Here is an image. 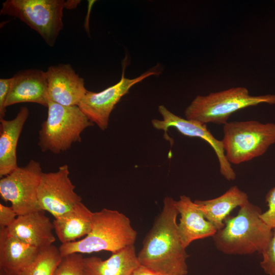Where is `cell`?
Wrapping results in <instances>:
<instances>
[{
	"mask_svg": "<svg viewBox=\"0 0 275 275\" xmlns=\"http://www.w3.org/2000/svg\"><path fill=\"white\" fill-rule=\"evenodd\" d=\"M176 201L163 200L162 209L146 235L138 254L140 265L164 275H186L189 256L178 231Z\"/></svg>",
	"mask_w": 275,
	"mask_h": 275,
	"instance_id": "6da1fadb",
	"label": "cell"
},
{
	"mask_svg": "<svg viewBox=\"0 0 275 275\" xmlns=\"http://www.w3.org/2000/svg\"><path fill=\"white\" fill-rule=\"evenodd\" d=\"M262 212L250 201L240 207L237 214L227 217L224 227L212 236L216 249L227 255L261 254L273 232L260 217Z\"/></svg>",
	"mask_w": 275,
	"mask_h": 275,
	"instance_id": "7a4b0ae2",
	"label": "cell"
},
{
	"mask_svg": "<svg viewBox=\"0 0 275 275\" xmlns=\"http://www.w3.org/2000/svg\"><path fill=\"white\" fill-rule=\"evenodd\" d=\"M137 234L125 214L103 208L93 212L91 229L87 236L81 240L62 243L59 250L62 257L101 251L114 253L134 245Z\"/></svg>",
	"mask_w": 275,
	"mask_h": 275,
	"instance_id": "3957f363",
	"label": "cell"
},
{
	"mask_svg": "<svg viewBox=\"0 0 275 275\" xmlns=\"http://www.w3.org/2000/svg\"><path fill=\"white\" fill-rule=\"evenodd\" d=\"M261 103L275 104V95H251L243 87L198 95L185 111V118L202 124L224 125L236 112Z\"/></svg>",
	"mask_w": 275,
	"mask_h": 275,
	"instance_id": "277c9868",
	"label": "cell"
},
{
	"mask_svg": "<svg viewBox=\"0 0 275 275\" xmlns=\"http://www.w3.org/2000/svg\"><path fill=\"white\" fill-rule=\"evenodd\" d=\"M222 140L227 160L232 164L249 161L264 154L275 143V124L256 120L228 122Z\"/></svg>",
	"mask_w": 275,
	"mask_h": 275,
	"instance_id": "5b68a950",
	"label": "cell"
},
{
	"mask_svg": "<svg viewBox=\"0 0 275 275\" xmlns=\"http://www.w3.org/2000/svg\"><path fill=\"white\" fill-rule=\"evenodd\" d=\"M46 120L39 132L38 145L42 152L60 154L81 141L80 134L93 125L77 105L64 106L48 100Z\"/></svg>",
	"mask_w": 275,
	"mask_h": 275,
	"instance_id": "8992f818",
	"label": "cell"
},
{
	"mask_svg": "<svg viewBox=\"0 0 275 275\" xmlns=\"http://www.w3.org/2000/svg\"><path fill=\"white\" fill-rule=\"evenodd\" d=\"M64 8V0H7L0 13L18 18L52 47L63 28Z\"/></svg>",
	"mask_w": 275,
	"mask_h": 275,
	"instance_id": "52a82bcc",
	"label": "cell"
},
{
	"mask_svg": "<svg viewBox=\"0 0 275 275\" xmlns=\"http://www.w3.org/2000/svg\"><path fill=\"white\" fill-rule=\"evenodd\" d=\"M43 172L39 162L31 160L0 180V195L10 202L18 215L41 210L38 201V188Z\"/></svg>",
	"mask_w": 275,
	"mask_h": 275,
	"instance_id": "ba28073f",
	"label": "cell"
},
{
	"mask_svg": "<svg viewBox=\"0 0 275 275\" xmlns=\"http://www.w3.org/2000/svg\"><path fill=\"white\" fill-rule=\"evenodd\" d=\"M67 164L54 172L43 173L38 188V201L42 211L50 213L54 218L74 209L81 202L75 191V186L69 177Z\"/></svg>",
	"mask_w": 275,
	"mask_h": 275,
	"instance_id": "9c48e42d",
	"label": "cell"
},
{
	"mask_svg": "<svg viewBox=\"0 0 275 275\" xmlns=\"http://www.w3.org/2000/svg\"><path fill=\"white\" fill-rule=\"evenodd\" d=\"M125 67L123 68L121 78L117 83L99 92L87 90L78 105L89 120L102 130L107 129L112 112L133 86L150 76L159 74V71L154 68L130 79L125 77Z\"/></svg>",
	"mask_w": 275,
	"mask_h": 275,
	"instance_id": "30bf717a",
	"label": "cell"
},
{
	"mask_svg": "<svg viewBox=\"0 0 275 275\" xmlns=\"http://www.w3.org/2000/svg\"><path fill=\"white\" fill-rule=\"evenodd\" d=\"M158 110L162 120L153 119L152 124L155 129L164 131L166 140L170 141L167 131L169 127H173L184 135L204 140L212 147L216 155L221 174L228 181L236 179V173L226 158L222 140H218L213 135L206 124L182 118L172 113L162 105L158 106Z\"/></svg>",
	"mask_w": 275,
	"mask_h": 275,
	"instance_id": "8fae6325",
	"label": "cell"
},
{
	"mask_svg": "<svg viewBox=\"0 0 275 275\" xmlns=\"http://www.w3.org/2000/svg\"><path fill=\"white\" fill-rule=\"evenodd\" d=\"M45 74L48 100L64 106H78L87 90L84 79L70 64L50 66Z\"/></svg>",
	"mask_w": 275,
	"mask_h": 275,
	"instance_id": "7c38bea8",
	"label": "cell"
},
{
	"mask_svg": "<svg viewBox=\"0 0 275 275\" xmlns=\"http://www.w3.org/2000/svg\"><path fill=\"white\" fill-rule=\"evenodd\" d=\"M5 106L33 102L47 107L48 87L45 72L37 69L19 71L11 78Z\"/></svg>",
	"mask_w": 275,
	"mask_h": 275,
	"instance_id": "4fadbf2b",
	"label": "cell"
},
{
	"mask_svg": "<svg viewBox=\"0 0 275 275\" xmlns=\"http://www.w3.org/2000/svg\"><path fill=\"white\" fill-rule=\"evenodd\" d=\"M53 229V223L42 210L18 215L14 223L6 228L9 234L39 249L55 241Z\"/></svg>",
	"mask_w": 275,
	"mask_h": 275,
	"instance_id": "5bb4252c",
	"label": "cell"
},
{
	"mask_svg": "<svg viewBox=\"0 0 275 275\" xmlns=\"http://www.w3.org/2000/svg\"><path fill=\"white\" fill-rule=\"evenodd\" d=\"M180 216L178 231L183 246L187 247L194 241L212 237L217 229L203 215L196 203L185 195L176 201Z\"/></svg>",
	"mask_w": 275,
	"mask_h": 275,
	"instance_id": "9a60e30c",
	"label": "cell"
},
{
	"mask_svg": "<svg viewBox=\"0 0 275 275\" xmlns=\"http://www.w3.org/2000/svg\"><path fill=\"white\" fill-rule=\"evenodd\" d=\"M29 115L25 106L20 108L16 116L10 120L0 119V177L10 174L19 167L16 149L22 128Z\"/></svg>",
	"mask_w": 275,
	"mask_h": 275,
	"instance_id": "2e32d148",
	"label": "cell"
},
{
	"mask_svg": "<svg viewBox=\"0 0 275 275\" xmlns=\"http://www.w3.org/2000/svg\"><path fill=\"white\" fill-rule=\"evenodd\" d=\"M0 229V268L18 275L35 259L40 250Z\"/></svg>",
	"mask_w": 275,
	"mask_h": 275,
	"instance_id": "e0dca14e",
	"label": "cell"
},
{
	"mask_svg": "<svg viewBox=\"0 0 275 275\" xmlns=\"http://www.w3.org/2000/svg\"><path fill=\"white\" fill-rule=\"evenodd\" d=\"M140 265L133 245L104 260L95 256L84 258L83 275H131Z\"/></svg>",
	"mask_w": 275,
	"mask_h": 275,
	"instance_id": "ac0fdd59",
	"label": "cell"
},
{
	"mask_svg": "<svg viewBox=\"0 0 275 275\" xmlns=\"http://www.w3.org/2000/svg\"><path fill=\"white\" fill-rule=\"evenodd\" d=\"M249 201L247 194L234 185L217 198L194 202L205 218L218 230L224 227L225 219L234 208Z\"/></svg>",
	"mask_w": 275,
	"mask_h": 275,
	"instance_id": "d6986e66",
	"label": "cell"
},
{
	"mask_svg": "<svg viewBox=\"0 0 275 275\" xmlns=\"http://www.w3.org/2000/svg\"><path fill=\"white\" fill-rule=\"evenodd\" d=\"M93 212L81 202L52 223L55 233L62 243L76 241L91 231Z\"/></svg>",
	"mask_w": 275,
	"mask_h": 275,
	"instance_id": "ffe728a7",
	"label": "cell"
},
{
	"mask_svg": "<svg viewBox=\"0 0 275 275\" xmlns=\"http://www.w3.org/2000/svg\"><path fill=\"white\" fill-rule=\"evenodd\" d=\"M62 257L53 244L40 250L35 259L18 275H54Z\"/></svg>",
	"mask_w": 275,
	"mask_h": 275,
	"instance_id": "44dd1931",
	"label": "cell"
},
{
	"mask_svg": "<svg viewBox=\"0 0 275 275\" xmlns=\"http://www.w3.org/2000/svg\"><path fill=\"white\" fill-rule=\"evenodd\" d=\"M84 259L79 253L62 257L54 275H83Z\"/></svg>",
	"mask_w": 275,
	"mask_h": 275,
	"instance_id": "7402d4cb",
	"label": "cell"
},
{
	"mask_svg": "<svg viewBox=\"0 0 275 275\" xmlns=\"http://www.w3.org/2000/svg\"><path fill=\"white\" fill-rule=\"evenodd\" d=\"M260 266L267 275H275V229L267 246L262 252Z\"/></svg>",
	"mask_w": 275,
	"mask_h": 275,
	"instance_id": "603a6c76",
	"label": "cell"
},
{
	"mask_svg": "<svg viewBox=\"0 0 275 275\" xmlns=\"http://www.w3.org/2000/svg\"><path fill=\"white\" fill-rule=\"evenodd\" d=\"M265 201L268 209L262 212L260 217L273 230L275 229V186L266 194Z\"/></svg>",
	"mask_w": 275,
	"mask_h": 275,
	"instance_id": "cb8c5ba5",
	"label": "cell"
},
{
	"mask_svg": "<svg viewBox=\"0 0 275 275\" xmlns=\"http://www.w3.org/2000/svg\"><path fill=\"white\" fill-rule=\"evenodd\" d=\"M18 215L12 207L0 204V229L8 228L15 221Z\"/></svg>",
	"mask_w": 275,
	"mask_h": 275,
	"instance_id": "d4e9b609",
	"label": "cell"
},
{
	"mask_svg": "<svg viewBox=\"0 0 275 275\" xmlns=\"http://www.w3.org/2000/svg\"><path fill=\"white\" fill-rule=\"evenodd\" d=\"M11 78L0 79V119L4 118L6 113V101L9 94Z\"/></svg>",
	"mask_w": 275,
	"mask_h": 275,
	"instance_id": "484cf974",
	"label": "cell"
},
{
	"mask_svg": "<svg viewBox=\"0 0 275 275\" xmlns=\"http://www.w3.org/2000/svg\"><path fill=\"white\" fill-rule=\"evenodd\" d=\"M131 275H164L155 272L146 267L140 265L132 272Z\"/></svg>",
	"mask_w": 275,
	"mask_h": 275,
	"instance_id": "4316f807",
	"label": "cell"
},
{
	"mask_svg": "<svg viewBox=\"0 0 275 275\" xmlns=\"http://www.w3.org/2000/svg\"><path fill=\"white\" fill-rule=\"evenodd\" d=\"M94 1H88V13L86 17L85 23H84V28H85L87 32H89V16L90 13V10L91 9V6H92V5L94 3Z\"/></svg>",
	"mask_w": 275,
	"mask_h": 275,
	"instance_id": "83f0119b",
	"label": "cell"
},
{
	"mask_svg": "<svg viewBox=\"0 0 275 275\" xmlns=\"http://www.w3.org/2000/svg\"><path fill=\"white\" fill-rule=\"evenodd\" d=\"M78 0H68L65 1V8L68 9H75L80 3Z\"/></svg>",
	"mask_w": 275,
	"mask_h": 275,
	"instance_id": "f1b7e54d",
	"label": "cell"
},
{
	"mask_svg": "<svg viewBox=\"0 0 275 275\" xmlns=\"http://www.w3.org/2000/svg\"><path fill=\"white\" fill-rule=\"evenodd\" d=\"M0 275H16L12 273H10L3 269L0 268Z\"/></svg>",
	"mask_w": 275,
	"mask_h": 275,
	"instance_id": "f546056e",
	"label": "cell"
}]
</instances>
